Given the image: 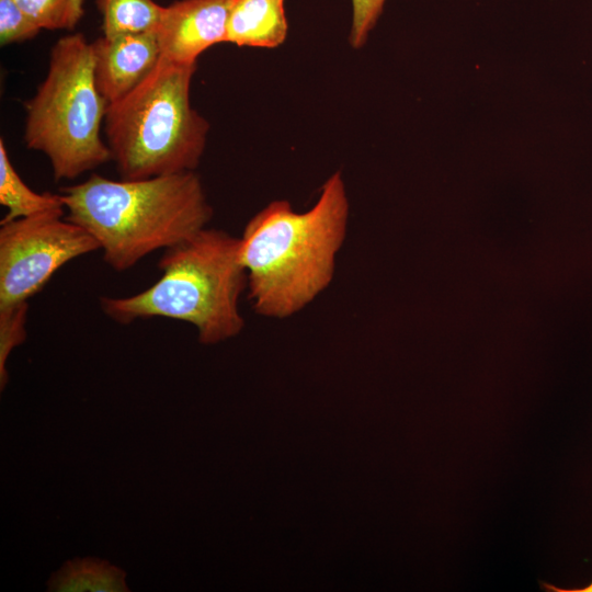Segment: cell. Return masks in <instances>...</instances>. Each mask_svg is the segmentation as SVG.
I'll list each match as a JSON object with an SVG mask.
<instances>
[{
  "label": "cell",
  "instance_id": "obj_1",
  "mask_svg": "<svg viewBox=\"0 0 592 592\" xmlns=\"http://www.w3.org/2000/svg\"><path fill=\"white\" fill-rule=\"evenodd\" d=\"M349 210L338 171L323 183L308 210L298 213L288 201L275 200L247 223L239 253L248 297L258 315L288 318L330 285L346 236Z\"/></svg>",
  "mask_w": 592,
  "mask_h": 592
},
{
  "label": "cell",
  "instance_id": "obj_2",
  "mask_svg": "<svg viewBox=\"0 0 592 592\" xmlns=\"http://www.w3.org/2000/svg\"><path fill=\"white\" fill-rule=\"evenodd\" d=\"M60 196L66 218L95 239L105 263L118 272L191 238L213 217L195 171L118 181L91 174L62 187Z\"/></svg>",
  "mask_w": 592,
  "mask_h": 592
},
{
  "label": "cell",
  "instance_id": "obj_3",
  "mask_svg": "<svg viewBox=\"0 0 592 592\" xmlns=\"http://www.w3.org/2000/svg\"><path fill=\"white\" fill-rule=\"evenodd\" d=\"M239 249L240 238L206 227L164 250L153 285L132 296H103L100 306L118 323L153 317L191 323L204 344L236 337L244 327L239 298L248 284Z\"/></svg>",
  "mask_w": 592,
  "mask_h": 592
},
{
  "label": "cell",
  "instance_id": "obj_4",
  "mask_svg": "<svg viewBox=\"0 0 592 592\" xmlns=\"http://www.w3.org/2000/svg\"><path fill=\"white\" fill-rule=\"evenodd\" d=\"M196 62L160 57L130 92L107 105L105 135L122 179L195 171L206 147L208 122L191 104Z\"/></svg>",
  "mask_w": 592,
  "mask_h": 592
},
{
  "label": "cell",
  "instance_id": "obj_5",
  "mask_svg": "<svg viewBox=\"0 0 592 592\" xmlns=\"http://www.w3.org/2000/svg\"><path fill=\"white\" fill-rule=\"evenodd\" d=\"M109 103L94 79L92 43L80 34L59 38L36 93L25 103L24 141L49 160L55 180H72L112 159L101 138Z\"/></svg>",
  "mask_w": 592,
  "mask_h": 592
},
{
  "label": "cell",
  "instance_id": "obj_6",
  "mask_svg": "<svg viewBox=\"0 0 592 592\" xmlns=\"http://www.w3.org/2000/svg\"><path fill=\"white\" fill-rule=\"evenodd\" d=\"M0 307L27 301L64 264L100 250L64 209L0 223Z\"/></svg>",
  "mask_w": 592,
  "mask_h": 592
},
{
  "label": "cell",
  "instance_id": "obj_7",
  "mask_svg": "<svg viewBox=\"0 0 592 592\" xmlns=\"http://www.w3.org/2000/svg\"><path fill=\"white\" fill-rule=\"evenodd\" d=\"M234 0H180L163 7L156 36L161 56L194 64L212 46L226 42Z\"/></svg>",
  "mask_w": 592,
  "mask_h": 592
},
{
  "label": "cell",
  "instance_id": "obj_8",
  "mask_svg": "<svg viewBox=\"0 0 592 592\" xmlns=\"http://www.w3.org/2000/svg\"><path fill=\"white\" fill-rule=\"evenodd\" d=\"M92 48L95 84L109 104L136 88L161 57L156 33L103 35Z\"/></svg>",
  "mask_w": 592,
  "mask_h": 592
},
{
  "label": "cell",
  "instance_id": "obj_9",
  "mask_svg": "<svg viewBox=\"0 0 592 592\" xmlns=\"http://www.w3.org/2000/svg\"><path fill=\"white\" fill-rule=\"evenodd\" d=\"M288 33L284 0H234L226 42L240 47L275 48Z\"/></svg>",
  "mask_w": 592,
  "mask_h": 592
},
{
  "label": "cell",
  "instance_id": "obj_10",
  "mask_svg": "<svg viewBox=\"0 0 592 592\" xmlns=\"http://www.w3.org/2000/svg\"><path fill=\"white\" fill-rule=\"evenodd\" d=\"M126 573L106 560L76 558L66 561L48 582L50 592H126Z\"/></svg>",
  "mask_w": 592,
  "mask_h": 592
},
{
  "label": "cell",
  "instance_id": "obj_11",
  "mask_svg": "<svg viewBox=\"0 0 592 592\" xmlns=\"http://www.w3.org/2000/svg\"><path fill=\"white\" fill-rule=\"evenodd\" d=\"M0 204L8 209L1 221H11L55 209H64L60 194L36 193L30 189L11 163L0 139Z\"/></svg>",
  "mask_w": 592,
  "mask_h": 592
},
{
  "label": "cell",
  "instance_id": "obj_12",
  "mask_svg": "<svg viewBox=\"0 0 592 592\" xmlns=\"http://www.w3.org/2000/svg\"><path fill=\"white\" fill-rule=\"evenodd\" d=\"M104 36L156 33L163 7L155 0H96Z\"/></svg>",
  "mask_w": 592,
  "mask_h": 592
},
{
  "label": "cell",
  "instance_id": "obj_13",
  "mask_svg": "<svg viewBox=\"0 0 592 592\" xmlns=\"http://www.w3.org/2000/svg\"><path fill=\"white\" fill-rule=\"evenodd\" d=\"M15 2L42 30H72L84 13V0H15Z\"/></svg>",
  "mask_w": 592,
  "mask_h": 592
},
{
  "label": "cell",
  "instance_id": "obj_14",
  "mask_svg": "<svg viewBox=\"0 0 592 592\" xmlns=\"http://www.w3.org/2000/svg\"><path fill=\"white\" fill-rule=\"evenodd\" d=\"M27 301L0 307V388L8 383L5 362L10 352L26 339Z\"/></svg>",
  "mask_w": 592,
  "mask_h": 592
},
{
  "label": "cell",
  "instance_id": "obj_15",
  "mask_svg": "<svg viewBox=\"0 0 592 592\" xmlns=\"http://www.w3.org/2000/svg\"><path fill=\"white\" fill-rule=\"evenodd\" d=\"M42 29L15 0H0V43L8 45L35 37Z\"/></svg>",
  "mask_w": 592,
  "mask_h": 592
},
{
  "label": "cell",
  "instance_id": "obj_16",
  "mask_svg": "<svg viewBox=\"0 0 592 592\" xmlns=\"http://www.w3.org/2000/svg\"><path fill=\"white\" fill-rule=\"evenodd\" d=\"M387 0H352V25L349 43L353 48H361L376 25Z\"/></svg>",
  "mask_w": 592,
  "mask_h": 592
},
{
  "label": "cell",
  "instance_id": "obj_17",
  "mask_svg": "<svg viewBox=\"0 0 592 592\" xmlns=\"http://www.w3.org/2000/svg\"><path fill=\"white\" fill-rule=\"evenodd\" d=\"M542 587H544V589L547 591H556V592H592V582L589 585L584 587L583 589H574V590H563L548 583H542Z\"/></svg>",
  "mask_w": 592,
  "mask_h": 592
}]
</instances>
